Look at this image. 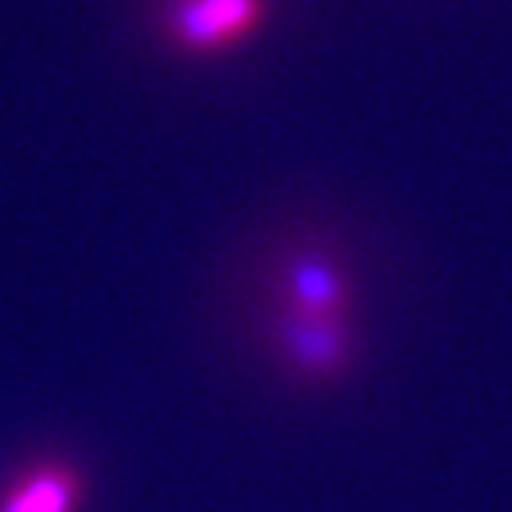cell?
I'll use <instances>...</instances> for the list:
<instances>
[{
	"instance_id": "obj_1",
	"label": "cell",
	"mask_w": 512,
	"mask_h": 512,
	"mask_svg": "<svg viewBox=\"0 0 512 512\" xmlns=\"http://www.w3.org/2000/svg\"><path fill=\"white\" fill-rule=\"evenodd\" d=\"M264 8V0H175L168 32L189 54H221L260 29Z\"/></svg>"
},
{
	"instance_id": "obj_2",
	"label": "cell",
	"mask_w": 512,
	"mask_h": 512,
	"mask_svg": "<svg viewBox=\"0 0 512 512\" xmlns=\"http://www.w3.org/2000/svg\"><path fill=\"white\" fill-rule=\"evenodd\" d=\"M82 498V477L72 466L54 463L32 470L4 495L0 512H75Z\"/></svg>"
},
{
	"instance_id": "obj_3",
	"label": "cell",
	"mask_w": 512,
	"mask_h": 512,
	"mask_svg": "<svg viewBox=\"0 0 512 512\" xmlns=\"http://www.w3.org/2000/svg\"><path fill=\"white\" fill-rule=\"evenodd\" d=\"M292 310L313 317H342L345 313V281L320 256H306L292 267Z\"/></svg>"
},
{
	"instance_id": "obj_4",
	"label": "cell",
	"mask_w": 512,
	"mask_h": 512,
	"mask_svg": "<svg viewBox=\"0 0 512 512\" xmlns=\"http://www.w3.org/2000/svg\"><path fill=\"white\" fill-rule=\"evenodd\" d=\"M285 338L292 342L296 360L310 370H331L342 360V331H338V317H313V313L288 310Z\"/></svg>"
}]
</instances>
